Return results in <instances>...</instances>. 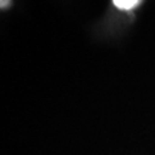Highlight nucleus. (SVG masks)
<instances>
[{
	"mask_svg": "<svg viewBox=\"0 0 155 155\" xmlns=\"http://www.w3.org/2000/svg\"><path fill=\"white\" fill-rule=\"evenodd\" d=\"M140 4L139 0H114V5L120 9H132Z\"/></svg>",
	"mask_w": 155,
	"mask_h": 155,
	"instance_id": "obj_1",
	"label": "nucleus"
},
{
	"mask_svg": "<svg viewBox=\"0 0 155 155\" xmlns=\"http://www.w3.org/2000/svg\"><path fill=\"white\" fill-rule=\"evenodd\" d=\"M7 4H9V2H8V1H4V0H2V1H1V7H5Z\"/></svg>",
	"mask_w": 155,
	"mask_h": 155,
	"instance_id": "obj_2",
	"label": "nucleus"
}]
</instances>
